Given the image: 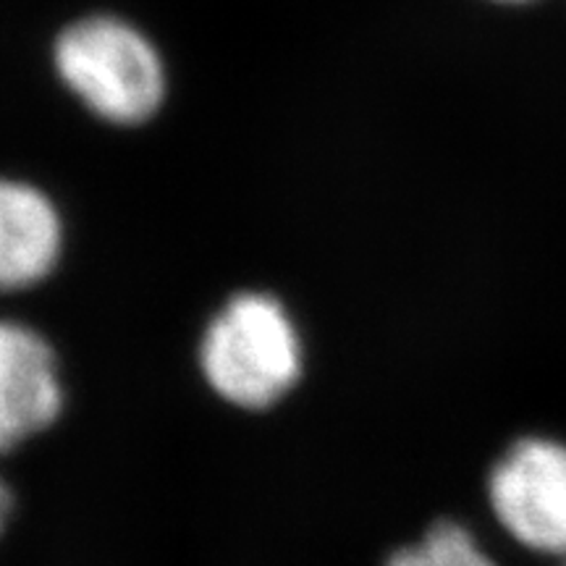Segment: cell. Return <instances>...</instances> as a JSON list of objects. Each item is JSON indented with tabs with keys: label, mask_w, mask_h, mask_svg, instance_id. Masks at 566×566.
I'll return each mask as SVG.
<instances>
[{
	"label": "cell",
	"mask_w": 566,
	"mask_h": 566,
	"mask_svg": "<svg viewBox=\"0 0 566 566\" xmlns=\"http://www.w3.org/2000/svg\"><path fill=\"white\" fill-rule=\"evenodd\" d=\"M66 405L59 354L32 325L0 317V454L59 422Z\"/></svg>",
	"instance_id": "cell-4"
},
{
	"label": "cell",
	"mask_w": 566,
	"mask_h": 566,
	"mask_svg": "<svg viewBox=\"0 0 566 566\" xmlns=\"http://www.w3.org/2000/svg\"><path fill=\"white\" fill-rule=\"evenodd\" d=\"M493 6H504V9H527V6L541 3V0H488Z\"/></svg>",
	"instance_id": "cell-8"
},
{
	"label": "cell",
	"mask_w": 566,
	"mask_h": 566,
	"mask_svg": "<svg viewBox=\"0 0 566 566\" xmlns=\"http://www.w3.org/2000/svg\"><path fill=\"white\" fill-rule=\"evenodd\" d=\"M13 512V493L11 488L6 485V480L0 478V535L6 533V525H9Z\"/></svg>",
	"instance_id": "cell-7"
},
{
	"label": "cell",
	"mask_w": 566,
	"mask_h": 566,
	"mask_svg": "<svg viewBox=\"0 0 566 566\" xmlns=\"http://www.w3.org/2000/svg\"><path fill=\"white\" fill-rule=\"evenodd\" d=\"M488 501L520 546L566 558V443L520 438L488 475Z\"/></svg>",
	"instance_id": "cell-3"
},
{
	"label": "cell",
	"mask_w": 566,
	"mask_h": 566,
	"mask_svg": "<svg viewBox=\"0 0 566 566\" xmlns=\"http://www.w3.org/2000/svg\"><path fill=\"white\" fill-rule=\"evenodd\" d=\"M386 566H499L470 527L441 520L417 543L394 551Z\"/></svg>",
	"instance_id": "cell-6"
},
{
	"label": "cell",
	"mask_w": 566,
	"mask_h": 566,
	"mask_svg": "<svg viewBox=\"0 0 566 566\" xmlns=\"http://www.w3.org/2000/svg\"><path fill=\"white\" fill-rule=\"evenodd\" d=\"M66 229L59 205L30 181L0 176V294L40 286L59 268Z\"/></svg>",
	"instance_id": "cell-5"
},
{
	"label": "cell",
	"mask_w": 566,
	"mask_h": 566,
	"mask_svg": "<svg viewBox=\"0 0 566 566\" xmlns=\"http://www.w3.org/2000/svg\"><path fill=\"white\" fill-rule=\"evenodd\" d=\"M562 566H566V558H564V564H562Z\"/></svg>",
	"instance_id": "cell-9"
},
{
	"label": "cell",
	"mask_w": 566,
	"mask_h": 566,
	"mask_svg": "<svg viewBox=\"0 0 566 566\" xmlns=\"http://www.w3.org/2000/svg\"><path fill=\"white\" fill-rule=\"evenodd\" d=\"M53 63L84 108L108 124L150 122L166 101L160 53L122 19L92 17L71 24L55 42Z\"/></svg>",
	"instance_id": "cell-2"
},
{
	"label": "cell",
	"mask_w": 566,
	"mask_h": 566,
	"mask_svg": "<svg viewBox=\"0 0 566 566\" xmlns=\"http://www.w3.org/2000/svg\"><path fill=\"white\" fill-rule=\"evenodd\" d=\"M197 363L210 391L244 412L286 399L304 373L296 321L275 294L239 292L202 331Z\"/></svg>",
	"instance_id": "cell-1"
}]
</instances>
